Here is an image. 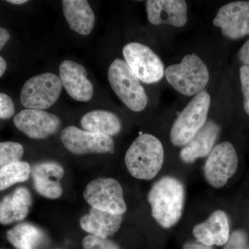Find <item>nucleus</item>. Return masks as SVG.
I'll return each instance as SVG.
<instances>
[{
	"label": "nucleus",
	"instance_id": "1",
	"mask_svg": "<svg viewBox=\"0 0 249 249\" xmlns=\"http://www.w3.org/2000/svg\"><path fill=\"white\" fill-rule=\"evenodd\" d=\"M183 183L174 177L166 176L156 181L148 193L152 216L165 229L173 227L181 219L185 201Z\"/></svg>",
	"mask_w": 249,
	"mask_h": 249
},
{
	"label": "nucleus",
	"instance_id": "2",
	"mask_svg": "<svg viewBox=\"0 0 249 249\" xmlns=\"http://www.w3.org/2000/svg\"><path fill=\"white\" fill-rule=\"evenodd\" d=\"M164 160V150L161 142L152 134L139 136L129 147L124 157L129 173L138 179L155 178Z\"/></svg>",
	"mask_w": 249,
	"mask_h": 249
},
{
	"label": "nucleus",
	"instance_id": "3",
	"mask_svg": "<svg viewBox=\"0 0 249 249\" xmlns=\"http://www.w3.org/2000/svg\"><path fill=\"white\" fill-rule=\"evenodd\" d=\"M165 75L174 89L187 96L204 91L210 78L207 66L196 53L188 54L180 63L167 67Z\"/></svg>",
	"mask_w": 249,
	"mask_h": 249
},
{
	"label": "nucleus",
	"instance_id": "4",
	"mask_svg": "<svg viewBox=\"0 0 249 249\" xmlns=\"http://www.w3.org/2000/svg\"><path fill=\"white\" fill-rule=\"evenodd\" d=\"M211 96L201 91L188 103L175 120L170 130V141L175 146H185L206 124Z\"/></svg>",
	"mask_w": 249,
	"mask_h": 249
},
{
	"label": "nucleus",
	"instance_id": "5",
	"mask_svg": "<svg viewBox=\"0 0 249 249\" xmlns=\"http://www.w3.org/2000/svg\"><path fill=\"white\" fill-rule=\"evenodd\" d=\"M111 88L129 109L142 111L146 107L147 96L140 81L125 61L117 58L108 70Z\"/></svg>",
	"mask_w": 249,
	"mask_h": 249
},
{
	"label": "nucleus",
	"instance_id": "6",
	"mask_svg": "<svg viewBox=\"0 0 249 249\" xmlns=\"http://www.w3.org/2000/svg\"><path fill=\"white\" fill-rule=\"evenodd\" d=\"M60 77L52 73L37 75L27 80L20 93L24 107L31 109H47L58 101L62 91Z\"/></svg>",
	"mask_w": 249,
	"mask_h": 249
},
{
	"label": "nucleus",
	"instance_id": "7",
	"mask_svg": "<svg viewBox=\"0 0 249 249\" xmlns=\"http://www.w3.org/2000/svg\"><path fill=\"white\" fill-rule=\"evenodd\" d=\"M83 196L93 209L115 214H124L127 211L122 186L114 178L92 180L85 188Z\"/></svg>",
	"mask_w": 249,
	"mask_h": 249
},
{
	"label": "nucleus",
	"instance_id": "8",
	"mask_svg": "<svg viewBox=\"0 0 249 249\" xmlns=\"http://www.w3.org/2000/svg\"><path fill=\"white\" fill-rule=\"evenodd\" d=\"M123 53L129 68L143 83H157L164 76L163 62L147 46L139 42H131L124 46Z\"/></svg>",
	"mask_w": 249,
	"mask_h": 249
},
{
	"label": "nucleus",
	"instance_id": "9",
	"mask_svg": "<svg viewBox=\"0 0 249 249\" xmlns=\"http://www.w3.org/2000/svg\"><path fill=\"white\" fill-rule=\"evenodd\" d=\"M237 165L238 157L235 147L231 142H221L213 147L206 160L205 178L214 188H222L235 175Z\"/></svg>",
	"mask_w": 249,
	"mask_h": 249
},
{
	"label": "nucleus",
	"instance_id": "10",
	"mask_svg": "<svg viewBox=\"0 0 249 249\" xmlns=\"http://www.w3.org/2000/svg\"><path fill=\"white\" fill-rule=\"evenodd\" d=\"M60 139L64 146L76 155L114 152V142L111 137L83 130L73 125L62 129Z\"/></svg>",
	"mask_w": 249,
	"mask_h": 249
},
{
	"label": "nucleus",
	"instance_id": "11",
	"mask_svg": "<svg viewBox=\"0 0 249 249\" xmlns=\"http://www.w3.org/2000/svg\"><path fill=\"white\" fill-rule=\"evenodd\" d=\"M213 24L232 40L249 35V1H233L222 6L214 18Z\"/></svg>",
	"mask_w": 249,
	"mask_h": 249
},
{
	"label": "nucleus",
	"instance_id": "12",
	"mask_svg": "<svg viewBox=\"0 0 249 249\" xmlns=\"http://www.w3.org/2000/svg\"><path fill=\"white\" fill-rule=\"evenodd\" d=\"M14 122L19 130L34 139L47 138L61 124L58 116L40 109H24L16 114Z\"/></svg>",
	"mask_w": 249,
	"mask_h": 249
},
{
	"label": "nucleus",
	"instance_id": "13",
	"mask_svg": "<svg viewBox=\"0 0 249 249\" xmlns=\"http://www.w3.org/2000/svg\"><path fill=\"white\" fill-rule=\"evenodd\" d=\"M60 79L62 86L73 99L87 102L92 98L93 85L88 78V72L80 64L68 60L62 62Z\"/></svg>",
	"mask_w": 249,
	"mask_h": 249
},
{
	"label": "nucleus",
	"instance_id": "14",
	"mask_svg": "<svg viewBox=\"0 0 249 249\" xmlns=\"http://www.w3.org/2000/svg\"><path fill=\"white\" fill-rule=\"evenodd\" d=\"M146 11L149 22L155 25L182 27L188 20V6L183 0H149Z\"/></svg>",
	"mask_w": 249,
	"mask_h": 249
},
{
	"label": "nucleus",
	"instance_id": "15",
	"mask_svg": "<svg viewBox=\"0 0 249 249\" xmlns=\"http://www.w3.org/2000/svg\"><path fill=\"white\" fill-rule=\"evenodd\" d=\"M65 170L58 163L42 162L31 169L36 191L46 198L58 199L62 195L61 180Z\"/></svg>",
	"mask_w": 249,
	"mask_h": 249
},
{
	"label": "nucleus",
	"instance_id": "16",
	"mask_svg": "<svg viewBox=\"0 0 249 249\" xmlns=\"http://www.w3.org/2000/svg\"><path fill=\"white\" fill-rule=\"evenodd\" d=\"M196 242L209 247L226 245L230 237L229 218L225 212L217 210L205 222L196 224L193 231Z\"/></svg>",
	"mask_w": 249,
	"mask_h": 249
},
{
	"label": "nucleus",
	"instance_id": "17",
	"mask_svg": "<svg viewBox=\"0 0 249 249\" xmlns=\"http://www.w3.org/2000/svg\"><path fill=\"white\" fill-rule=\"evenodd\" d=\"M220 132V127L209 121L180 152V158L186 163H192L199 158L207 157L213 149Z\"/></svg>",
	"mask_w": 249,
	"mask_h": 249
},
{
	"label": "nucleus",
	"instance_id": "18",
	"mask_svg": "<svg viewBox=\"0 0 249 249\" xmlns=\"http://www.w3.org/2000/svg\"><path fill=\"white\" fill-rule=\"evenodd\" d=\"M32 196L26 187H18L0 200V224L8 225L20 222L29 214Z\"/></svg>",
	"mask_w": 249,
	"mask_h": 249
},
{
	"label": "nucleus",
	"instance_id": "19",
	"mask_svg": "<svg viewBox=\"0 0 249 249\" xmlns=\"http://www.w3.org/2000/svg\"><path fill=\"white\" fill-rule=\"evenodd\" d=\"M122 222L123 214L109 213L93 208L80 220V227L85 231L105 239L118 232Z\"/></svg>",
	"mask_w": 249,
	"mask_h": 249
},
{
	"label": "nucleus",
	"instance_id": "20",
	"mask_svg": "<svg viewBox=\"0 0 249 249\" xmlns=\"http://www.w3.org/2000/svg\"><path fill=\"white\" fill-rule=\"evenodd\" d=\"M64 16L71 30L80 35L88 36L95 24V14L86 0H63Z\"/></svg>",
	"mask_w": 249,
	"mask_h": 249
},
{
	"label": "nucleus",
	"instance_id": "21",
	"mask_svg": "<svg viewBox=\"0 0 249 249\" xmlns=\"http://www.w3.org/2000/svg\"><path fill=\"white\" fill-rule=\"evenodd\" d=\"M81 126L88 132L104 134L116 135L122 129L120 119L114 113L106 110H93L87 113L80 121Z\"/></svg>",
	"mask_w": 249,
	"mask_h": 249
},
{
	"label": "nucleus",
	"instance_id": "22",
	"mask_svg": "<svg viewBox=\"0 0 249 249\" xmlns=\"http://www.w3.org/2000/svg\"><path fill=\"white\" fill-rule=\"evenodd\" d=\"M6 238L16 249H37L43 242V232L30 223L15 226L6 232Z\"/></svg>",
	"mask_w": 249,
	"mask_h": 249
},
{
	"label": "nucleus",
	"instance_id": "23",
	"mask_svg": "<svg viewBox=\"0 0 249 249\" xmlns=\"http://www.w3.org/2000/svg\"><path fill=\"white\" fill-rule=\"evenodd\" d=\"M31 165L27 162L10 163L0 168V191H4L16 183L24 182L31 174Z\"/></svg>",
	"mask_w": 249,
	"mask_h": 249
},
{
	"label": "nucleus",
	"instance_id": "24",
	"mask_svg": "<svg viewBox=\"0 0 249 249\" xmlns=\"http://www.w3.org/2000/svg\"><path fill=\"white\" fill-rule=\"evenodd\" d=\"M24 155V147L14 142H0V168L5 165L19 161Z\"/></svg>",
	"mask_w": 249,
	"mask_h": 249
},
{
	"label": "nucleus",
	"instance_id": "25",
	"mask_svg": "<svg viewBox=\"0 0 249 249\" xmlns=\"http://www.w3.org/2000/svg\"><path fill=\"white\" fill-rule=\"evenodd\" d=\"M82 245L84 249H121L114 241L92 235L85 236Z\"/></svg>",
	"mask_w": 249,
	"mask_h": 249
},
{
	"label": "nucleus",
	"instance_id": "26",
	"mask_svg": "<svg viewBox=\"0 0 249 249\" xmlns=\"http://www.w3.org/2000/svg\"><path fill=\"white\" fill-rule=\"evenodd\" d=\"M247 234L242 231L237 230L232 232L224 249H247Z\"/></svg>",
	"mask_w": 249,
	"mask_h": 249
},
{
	"label": "nucleus",
	"instance_id": "27",
	"mask_svg": "<svg viewBox=\"0 0 249 249\" xmlns=\"http://www.w3.org/2000/svg\"><path fill=\"white\" fill-rule=\"evenodd\" d=\"M241 85L244 96V107L249 115V67L243 65L240 70Z\"/></svg>",
	"mask_w": 249,
	"mask_h": 249
},
{
	"label": "nucleus",
	"instance_id": "28",
	"mask_svg": "<svg viewBox=\"0 0 249 249\" xmlns=\"http://www.w3.org/2000/svg\"><path fill=\"white\" fill-rule=\"evenodd\" d=\"M14 113L15 106L13 100L6 93H0V119H9Z\"/></svg>",
	"mask_w": 249,
	"mask_h": 249
},
{
	"label": "nucleus",
	"instance_id": "29",
	"mask_svg": "<svg viewBox=\"0 0 249 249\" xmlns=\"http://www.w3.org/2000/svg\"><path fill=\"white\" fill-rule=\"evenodd\" d=\"M239 58L244 65L249 67V40H247L241 47L239 52Z\"/></svg>",
	"mask_w": 249,
	"mask_h": 249
},
{
	"label": "nucleus",
	"instance_id": "30",
	"mask_svg": "<svg viewBox=\"0 0 249 249\" xmlns=\"http://www.w3.org/2000/svg\"><path fill=\"white\" fill-rule=\"evenodd\" d=\"M183 249H213L212 247H209L197 242H188L184 244Z\"/></svg>",
	"mask_w": 249,
	"mask_h": 249
},
{
	"label": "nucleus",
	"instance_id": "31",
	"mask_svg": "<svg viewBox=\"0 0 249 249\" xmlns=\"http://www.w3.org/2000/svg\"><path fill=\"white\" fill-rule=\"evenodd\" d=\"M11 35L7 29L0 28V50L4 47L9 40Z\"/></svg>",
	"mask_w": 249,
	"mask_h": 249
},
{
	"label": "nucleus",
	"instance_id": "32",
	"mask_svg": "<svg viewBox=\"0 0 249 249\" xmlns=\"http://www.w3.org/2000/svg\"><path fill=\"white\" fill-rule=\"evenodd\" d=\"M6 66H7V65H6V60H4V58L0 56V78L2 76L5 71H6Z\"/></svg>",
	"mask_w": 249,
	"mask_h": 249
},
{
	"label": "nucleus",
	"instance_id": "33",
	"mask_svg": "<svg viewBox=\"0 0 249 249\" xmlns=\"http://www.w3.org/2000/svg\"><path fill=\"white\" fill-rule=\"evenodd\" d=\"M7 2L13 4L20 5L25 4V3L28 2V1L27 0H9Z\"/></svg>",
	"mask_w": 249,
	"mask_h": 249
}]
</instances>
